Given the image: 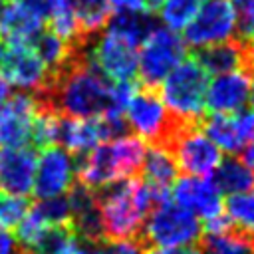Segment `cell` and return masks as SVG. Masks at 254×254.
Listing matches in <instances>:
<instances>
[{
    "label": "cell",
    "instance_id": "obj_34",
    "mask_svg": "<svg viewBox=\"0 0 254 254\" xmlns=\"http://www.w3.org/2000/svg\"><path fill=\"white\" fill-rule=\"evenodd\" d=\"M115 10H149V0H109Z\"/></svg>",
    "mask_w": 254,
    "mask_h": 254
},
{
    "label": "cell",
    "instance_id": "obj_23",
    "mask_svg": "<svg viewBox=\"0 0 254 254\" xmlns=\"http://www.w3.org/2000/svg\"><path fill=\"white\" fill-rule=\"evenodd\" d=\"M32 48L42 58V62L46 64L52 75L60 73L73 54V46L64 38H60L54 30H42L40 36L34 40Z\"/></svg>",
    "mask_w": 254,
    "mask_h": 254
},
{
    "label": "cell",
    "instance_id": "obj_33",
    "mask_svg": "<svg viewBox=\"0 0 254 254\" xmlns=\"http://www.w3.org/2000/svg\"><path fill=\"white\" fill-rule=\"evenodd\" d=\"M18 2H22L28 10H32V12H34L36 16H40L42 20L50 18L52 12L56 10V6L60 4V0H18Z\"/></svg>",
    "mask_w": 254,
    "mask_h": 254
},
{
    "label": "cell",
    "instance_id": "obj_25",
    "mask_svg": "<svg viewBox=\"0 0 254 254\" xmlns=\"http://www.w3.org/2000/svg\"><path fill=\"white\" fill-rule=\"evenodd\" d=\"M71 2H73L83 38L97 36L105 28L107 20L111 18V2L109 0H71Z\"/></svg>",
    "mask_w": 254,
    "mask_h": 254
},
{
    "label": "cell",
    "instance_id": "obj_11",
    "mask_svg": "<svg viewBox=\"0 0 254 254\" xmlns=\"http://www.w3.org/2000/svg\"><path fill=\"white\" fill-rule=\"evenodd\" d=\"M40 103L34 93L18 91L4 99L0 115V145L2 147H28L34 137V123Z\"/></svg>",
    "mask_w": 254,
    "mask_h": 254
},
{
    "label": "cell",
    "instance_id": "obj_40",
    "mask_svg": "<svg viewBox=\"0 0 254 254\" xmlns=\"http://www.w3.org/2000/svg\"><path fill=\"white\" fill-rule=\"evenodd\" d=\"M250 52H252V62H254V42H250Z\"/></svg>",
    "mask_w": 254,
    "mask_h": 254
},
{
    "label": "cell",
    "instance_id": "obj_41",
    "mask_svg": "<svg viewBox=\"0 0 254 254\" xmlns=\"http://www.w3.org/2000/svg\"><path fill=\"white\" fill-rule=\"evenodd\" d=\"M18 254H30V252H28V250H24V248H20V252H18Z\"/></svg>",
    "mask_w": 254,
    "mask_h": 254
},
{
    "label": "cell",
    "instance_id": "obj_17",
    "mask_svg": "<svg viewBox=\"0 0 254 254\" xmlns=\"http://www.w3.org/2000/svg\"><path fill=\"white\" fill-rule=\"evenodd\" d=\"M194 58L212 75L238 71V69H246V71L254 73L250 42L240 38V36H234L226 42H218V44H212V46L198 48L194 52Z\"/></svg>",
    "mask_w": 254,
    "mask_h": 254
},
{
    "label": "cell",
    "instance_id": "obj_19",
    "mask_svg": "<svg viewBox=\"0 0 254 254\" xmlns=\"http://www.w3.org/2000/svg\"><path fill=\"white\" fill-rule=\"evenodd\" d=\"M179 171H181L179 163L167 147L149 145L147 155H145V163H143V177L141 179L149 187V190L155 198V204L161 200H167L169 192L173 190V185L177 181Z\"/></svg>",
    "mask_w": 254,
    "mask_h": 254
},
{
    "label": "cell",
    "instance_id": "obj_20",
    "mask_svg": "<svg viewBox=\"0 0 254 254\" xmlns=\"http://www.w3.org/2000/svg\"><path fill=\"white\" fill-rule=\"evenodd\" d=\"M42 18L28 10L22 2H8L0 18V40L8 44H26L32 46L34 40L44 30Z\"/></svg>",
    "mask_w": 254,
    "mask_h": 254
},
{
    "label": "cell",
    "instance_id": "obj_5",
    "mask_svg": "<svg viewBox=\"0 0 254 254\" xmlns=\"http://www.w3.org/2000/svg\"><path fill=\"white\" fill-rule=\"evenodd\" d=\"M202 228L200 218L192 210L179 202L161 200L151 208L137 242L143 248L189 246L200 240Z\"/></svg>",
    "mask_w": 254,
    "mask_h": 254
},
{
    "label": "cell",
    "instance_id": "obj_7",
    "mask_svg": "<svg viewBox=\"0 0 254 254\" xmlns=\"http://www.w3.org/2000/svg\"><path fill=\"white\" fill-rule=\"evenodd\" d=\"M0 73L10 85L34 95L42 93L52 81V73L42 58L26 44H0Z\"/></svg>",
    "mask_w": 254,
    "mask_h": 254
},
{
    "label": "cell",
    "instance_id": "obj_3",
    "mask_svg": "<svg viewBox=\"0 0 254 254\" xmlns=\"http://www.w3.org/2000/svg\"><path fill=\"white\" fill-rule=\"evenodd\" d=\"M208 71L194 56L185 58L161 83V97L169 111L183 121L200 123L206 107Z\"/></svg>",
    "mask_w": 254,
    "mask_h": 254
},
{
    "label": "cell",
    "instance_id": "obj_21",
    "mask_svg": "<svg viewBox=\"0 0 254 254\" xmlns=\"http://www.w3.org/2000/svg\"><path fill=\"white\" fill-rule=\"evenodd\" d=\"M159 22L151 10H115L105 24V30L129 40L135 46H141L155 30Z\"/></svg>",
    "mask_w": 254,
    "mask_h": 254
},
{
    "label": "cell",
    "instance_id": "obj_6",
    "mask_svg": "<svg viewBox=\"0 0 254 254\" xmlns=\"http://www.w3.org/2000/svg\"><path fill=\"white\" fill-rule=\"evenodd\" d=\"M187 42L171 28H157L139 52V79L145 87L157 89L163 79L185 60Z\"/></svg>",
    "mask_w": 254,
    "mask_h": 254
},
{
    "label": "cell",
    "instance_id": "obj_28",
    "mask_svg": "<svg viewBox=\"0 0 254 254\" xmlns=\"http://www.w3.org/2000/svg\"><path fill=\"white\" fill-rule=\"evenodd\" d=\"M137 240H111V238H81L75 240V254H143Z\"/></svg>",
    "mask_w": 254,
    "mask_h": 254
},
{
    "label": "cell",
    "instance_id": "obj_26",
    "mask_svg": "<svg viewBox=\"0 0 254 254\" xmlns=\"http://www.w3.org/2000/svg\"><path fill=\"white\" fill-rule=\"evenodd\" d=\"M75 232L71 226H48L42 236L28 248L30 254H75Z\"/></svg>",
    "mask_w": 254,
    "mask_h": 254
},
{
    "label": "cell",
    "instance_id": "obj_38",
    "mask_svg": "<svg viewBox=\"0 0 254 254\" xmlns=\"http://www.w3.org/2000/svg\"><path fill=\"white\" fill-rule=\"evenodd\" d=\"M8 85H10V83H8V81H6V77L0 73V101L8 97Z\"/></svg>",
    "mask_w": 254,
    "mask_h": 254
},
{
    "label": "cell",
    "instance_id": "obj_8",
    "mask_svg": "<svg viewBox=\"0 0 254 254\" xmlns=\"http://www.w3.org/2000/svg\"><path fill=\"white\" fill-rule=\"evenodd\" d=\"M167 149L175 155L179 169L187 175L194 177H208L214 173L218 163L222 161L220 147L202 131L200 123L198 125H189L181 129Z\"/></svg>",
    "mask_w": 254,
    "mask_h": 254
},
{
    "label": "cell",
    "instance_id": "obj_14",
    "mask_svg": "<svg viewBox=\"0 0 254 254\" xmlns=\"http://www.w3.org/2000/svg\"><path fill=\"white\" fill-rule=\"evenodd\" d=\"M38 155L34 147H2L0 145V190L28 196L34 190Z\"/></svg>",
    "mask_w": 254,
    "mask_h": 254
},
{
    "label": "cell",
    "instance_id": "obj_18",
    "mask_svg": "<svg viewBox=\"0 0 254 254\" xmlns=\"http://www.w3.org/2000/svg\"><path fill=\"white\" fill-rule=\"evenodd\" d=\"M67 198H69V208H71L69 226L75 232V236L105 238L101 210H99V202H97V192L93 189H89L87 185L77 181V185L69 189Z\"/></svg>",
    "mask_w": 254,
    "mask_h": 254
},
{
    "label": "cell",
    "instance_id": "obj_15",
    "mask_svg": "<svg viewBox=\"0 0 254 254\" xmlns=\"http://www.w3.org/2000/svg\"><path fill=\"white\" fill-rule=\"evenodd\" d=\"M171 192L179 204L192 210L202 220H210L224 212L222 192L218 190L212 179L185 175L175 181Z\"/></svg>",
    "mask_w": 254,
    "mask_h": 254
},
{
    "label": "cell",
    "instance_id": "obj_10",
    "mask_svg": "<svg viewBox=\"0 0 254 254\" xmlns=\"http://www.w3.org/2000/svg\"><path fill=\"white\" fill-rule=\"evenodd\" d=\"M91 58L101 67V71L111 77L113 81H125L135 79L139 73V52L137 46L129 40L111 34V32H99L91 40Z\"/></svg>",
    "mask_w": 254,
    "mask_h": 254
},
{
    "label": "cell",
    "instance_id": "obj_39",
    "mask_svg": "<svg viewBox=\"0 0 254 254\" xmlns=\"http://www.w3.org/2000/svg\"><path fill=\"white\" fill-rule=\"evenodd\" d=\"M250 105H252V111H254V73H252V89H250Z\"/></svg>",
    "mask_w": 254,
    "mask_h": 254
},
{
    "label": "cell",
    "instance_id": "obj_30",
    "mask_svg": "<svg viewBox=\"0 0 254 254\" xmlns=\"http://www.w3.org/2000/svg\"><path fill=\"white\" fill-rule=\"evenodd\" d=\"M42 218L46 220L48 226H69L71 218V208H69V198L64 194L50 196V198H40V202L34 204Z\"/></svg>",
    "mask_w": 254,
    "mask_h": 254
},
{
    "label": "cell",
    "instance_id": "obj_4",
    "mask_svg": "<svg viewBox=\"0 0 254 254\" xmlns=\"http://www.w3.org/2000/svg\"><path fill=\"white\" fill-rule=\"evenodd\" d=\"M125 119L129 127L137 133V137H141L147 145L157 147H167L181 129L189 125H198L173 115L165 105L163 97L157 93V89L145 85H139L131 95L125 107Z\"/></svg>",
    "mask_w": 254,
    "mask_h": 254
},
{
    "label": "cell",
    "instance_id": "obj_24",
    "mask_svg": "<svg viewBox=\"0 0 254 254\" xmlns=\"http://www.w3.org/2000/svg\"><path fill=\"white\" fill-rule=\"evenodd\" d=\"M200 254H254V236L236 226L222 234H206L200 238Z\"/></svg>",
    "mask_w": 254,
    "mask_h": 254
},
{
    "label": "cell",
    "instance_id": "obj_2",
    "mask_svg": "<svg viewBox=\"0 0 254 254\" xmlns=\"http://www.w3.org/2000/svg\"><path fill=\"white\" fill-rule=\"evenodd\" d=\"M97 192L105 238L137 240L155 206V198L141 177L111 183Z\"/></svg>",
    "mask_w": 254,
    "mask_h": 254
},
{
    "label": "cell",
    "instance_id": "obj_1",
    "mask_svg": "<svg viewBox=\"0 0 254 254\" xmlns=\"http://www.w3.org/2000/svg\"><path fill=\"white\" fill-rule=\"evenodd\" d=\"M145 155V141L137 135L103 141L85 153L73 155L75 177L89 189L99 190L111 183L137 177V173L143 169Z\"/></svg>",
    "mask_w": 254,
    "mask_h": 254
},
{
    "label": "cell",
    "instance_id": "obj_35",
    "mask_svg": "<svg viewBox=\"0 0 254 254\" xmlns=\"http://www.w3.org/2000/svg\"><path fill=\"white\" fill-rule=\"evenodd\" d=\"M147 254H200V250L198 248H192V246H169V248L155 246Z\"/></svg>",
    "mask_w": 254,
    "mask_h": 254
},
{
    "label": "cell",
    "instance_id": "obj_36",
    "mask_svg": "<svg viewBox=\"0 0 254 254\" xmlns=\"http://www.w3.org/2000/svg\"><path fill=\"white\" fill-rule=\"evenodd\" d=\"M14 246L16 240L4 228H0V254H14Z\"/></svg>",
    "mask_w": 254,
    "mask_h": 254
},
{
    "label": "cell",
    "instance_id": "obj_9",
    "mask_svg": "<svg viewBox=\"0 0 254 254\" xmlns=\"http://www.w3.org/2000/svg\"><path fill=\"white\" fill-rule=\"evenodd\" d=\"M232 0H204L194 18L185 26V42L190 48H204L226 42L236 34Z\"/></svg>",
    "mask_w": 254,
    "mask_h": 254
},
{
    "label": "cell",
    "instance_id": "obj_13",
    "mask_svg": "<svg viewBox=\"0 0 254 254\" xmlns=\"http://www.w3.org/2000/svg\"><path fill=\"white\" fill-rule=\"evenodd\" d=\"M202 131L228 155L242 153L254 137V111L210 113L200 119Z\"/></svg>",
    "mask_w": 254,
    "mask_h": 254
},
{
    "label": "cell",
    "instance_id": "obj_32",
    "mask_svg": "<svg viewBox=\"0 0 254 254\" xmlns=\"http://www.w3.org/2000/svg\"><path fill=\"white\" fill-rule=\"evenodd\" d=\"M232 6L236 14V36L254 42V0H232Z\"/></svg>",
    "mask_w": 254,
    "mask_h": 254
},
{
    "label": "cell",
    "instance_id": "obj_31",
    "mask_svg": "<svg viewBox=\"0 0 254 254\" xmlns=\"http://www.w3.org/2000/svg\"><path fill=\"white\" fill-rule=\"evenodd\" d=\"M28 200L24 196H16L10 192H0V228L16 230L20 220L28 212Z\"/></svg>",
    "mask_w": 254,
    "mask_h": 254
},
{
    "label": "cell",
    "instance_id": "obj_12",
    "mask_svg": "<svg viewBox=\"0 0 254 254\" xmlns=\"http://www.w3.org/2000/svg\"><path fill=\"white\" fill-rule=\"evenodd\" d=\"M75 177V163L69 151L60 145H52L42 149L36 179H34V194L38 198H50L64 194L71 189Z\"/></svg>",
    "mask_w": 254,
    "mask_h": 254
},
{
    "label": "cell",
    "instance_id": "obj_22",
    "mask_svg": "<svg viewBox=\"0 0 254 254\" xmlns=\"http://www.w3.org/2000/svg\"><path fill=\"white\" fill-rule=\"evenodd\" d=\"M212 181L222 194H234L248 189H254V169L246 163L230 155L218 163L212 173Z\"/></svg>",
    "mask_w": 254,
    "mask_h": 254
},
{
    "label": "cell",
    "instance_id": "obj_16",
    "mask_svg": "<svg viewBox=\"0 0 254 254\" xmlns=\"http://www.w3.org/2000/svg\"><path fill=\"white\" fill-rule=\"evenodd\" d=\"M252 73L246 69L214 75L206 89V109L210 113H236L250 101Z\"/></svg>",
    "mask_w": 254,
    "mask_h": 254
},
{
    "label": "cell",
    "instance_id": "obj_27",
    "mask_svg": "<svg viewBox=\"0 0 254 254\" xmlns=\"http://www.w3.org/2000/svg\"><path fill=\"white\" fill-rule=\"evenodd\" d=\"M224 212L238 230L254 236V189L228 194Z\"/></svg>",
    "mask_w": 254,
    "mask_h": 254
},
{
    "label": "cell",
    "instance_id": "obj_29",
    "mask_svg": "<svg viewBox=\"0 0 254 254\" xmlns=\"http://www.w3.org/2000/svg\"><path fill=\"white\" fill-rule=\"evenodd\" d=\"M204 0H165L161 6V20L171 30H185V26L194 18Z\"/></svg>",
    "mask_w": 254,
    "mask_h": 254
},
{
    "label": "cell",
    "instance_id": "obj_37",
    "mask_svg": "<svg viewBox=\"0 0 254 254\" xmlns=\"http://www.w3.org/2000/svg\"><path fill=\"white\" fill-rule=\"evenodd\" d=\"M242 157H244V161L254 169V137H252V141L248 143V147L242 151Z\"/></svg>",
    "mask_w": 254,
    "mask_h": 254
}]
</instances>
